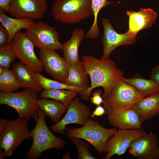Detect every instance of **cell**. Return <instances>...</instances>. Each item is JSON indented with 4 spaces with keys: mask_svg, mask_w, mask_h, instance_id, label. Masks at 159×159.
<instances>
[{
    "mask_svg": "<svg viewBox=\"0 0 159 159\" xmlns=\"http://www.w3.org/2000/svg\"><path fill=\"white\" fill-rule=\"evenodd\" d=\"M11 44L20 62L35 72H41L43 71L42 64L34 52L35 46L25 33L18 31L14 37Z\"/></svg>",
    "mask_w": 159,
    "mask_h": 159,
    "instance_id": "10",
    "label": "cell"
},
{
    "mask_svg": "<svg viewBox=\"0 0 159 159\" xmlns=\"http://www.w3.org/2000/svg\"><path fill=\"white\" fill-rule=\"evenodd\" d=\"M9 34L6 28L2 24L0 25V47L7 44Z\"/></svg>",
    "mask_w": 159,
    "mask_h": 159,
    "instance_id": "31",
    "label": "cell"
},
{
    "mask_svg": "<svg viewBox=\"0 0 159 159\" xmlns=\"http://www.w3.org/2000/svg\"><path fill=\"white\" fill-rule=\"evenodd\" d=\"M71 142L75 146L78 150L77 159H98L94 157L89 150L88 142L78 137L69 138Z\"/></svg>",
    "mask_w": 159,
    "mask_h": 159,
    "instance_id": "30",
    "label": "cell"
},
{
    "mask_svg": "<svg viewBox=\"0 0 159 159\" xmlns=\"http://www.w3.org/2000/svg\"><path fill=\"white\" fill-rule=\"evenodd\" d=\"M5 118H2L0 119V134L2 133L6 126L8 121Z\"/></svg>",
    "mask_w": 159,
    "mask_h": 159,
    "instance_id": "36",
    "label": "cell"
},
{
    "mask_svg": "<svg viewBox=\"0 0 159 159\" xmlns=\"http://www.w3.org/2000/svg\"><path fill=\"white\" fill-rule=\"evenodd\" d=\"M11 0H0V9L7 13Z\"/></svg>",
    "mask_w": 159,
    "mask_h": 159,
    "instance_id": "35",
    "label": "cell"
},
{
    "mask_svg": "<svg viewBox=\"0 0 159 159\" xmlns=\"http://www.w3.org/2000/svg\"><path fill=\"white\" fill-rule=\"evenodd\" d=\"M37 103L39 108L44 111L46 115L49 116L54 124L61 120L68 106L55 100L45 98H38Z\"/></svg>",
    "mask_w": 159,
    "mask_h": 159,
    "instance_id": "22",
    "label": "cell"
},
{
    "mask_svg": "<svg viewBox=\"0 0 159 159\" xmlns=\"http://www.w3.org/2000/svg\"><path fill=\"white\" fill-rule=\"evenodd\" d=\"M28 120L19 117L8 120L6 126L0 134V159L11 156L24 140L31 139Z\"/></svg>",
    "mask_w": 159,
    "mask_h": 159,
    "instance_id": "6",
    "label": "cell"
},
{
    "mask_svg": "<svg viewBox=\"0 0 159 159\" xmlns=\"http://www.w3.org/2000/svg\"><path fill=\"white\" fill-rule=\"evenodd\" d=\"M52 13L56 20L66 24L76 23L93 15L91 0H57Z\"/></svg>",
    "mask_w": 159,
    "mask_h": 159,
    "instance_id": "4",
    "label": "cell"
},
{
    "mask_svg": "<svg viewBox=\"0 0 159 159\" xmlns=\"http://www.w3.org/2000/svg\"><path fill=\"white\" fill-rule=\"evenodd\" d=\"M90 115L87 106L76 96L70 102L65 115L58 123L52 125L50 128L55 132L64 135L66 133L67 125L74 123L83 126Z\"/></svg>",
    "mask_w": 159,
    "mask_h": 159,
    "instance_id": "11",
    "label": "cell"
},
{
    "mask_svg": "<svg viewBox=\"0 0 159 159\" xmlns=\"http://www.w3.org/2000/svg\"><path fill=\"white\" fill-rule=\"evenodd\" d=\"M117 130L115 128H107L99 121L89 118L85 125L76 128H67V137H76L85 140L91 144L99 154L103 153L108 140Z\"/></svg>",
    "mask_w": 159,
    "mask_h": 159,
    "instance_id": "7",
    "label": "cell"
},
{
    "mask_svg": "<svg viewBox=\"0 0 159 159\" xmlns=\"http://www.w3.org/2000/svg\"><path fill=\"white\" fill-rule=\"evenodd\" d=\"M144 97L134 87L121 78L113 85L103 98V104L106 113L133 108Z\"/></svg>",
    "mask_w": 159,
    "mask_h": 159,
    "instance_id": "3",
    "label": "cell"
},
{
    "mask_svg": "<svg viewBox=\"0 0 159 159\" xmlns=\"http://www.w3.org/2000/svg\"><path fill=\"white\" fill-rule=\"evenodd\" d=\"M150 80L159 86V64L152 68L150 72Z\"/></svg>",
    "mask_w": 159,
    "mask_h": 159,
    "instance_id": "33",
    "label": "cell"
},
{
    "mask_svg": "<svg viewBox=\"0 0 159 159\" xmlns=\"http://www.w3.org/2000/svg\"><path fill=\"white\" fill-rule=\"evenodd\" d=\"M82 59L90 78L91 84L86 90L79 92L80 97L88 100L93 89L102 87L104 90L102 96L103 99L115 83L123 77V72L117 68L114 61L109 59H99L92 56L87 55L83 56Z\"/></svg>",
    "mask_w": 159,
    "mask_h": 159,
    "instance_id": "1",
    "label": "cell"
},
{
    "mask_svg": "<svg viewBox=\"0 0 159 159\" xmlns=\"http://www.w3.org/2000/svg\"><path fill=\"white\" fill-rule=\"evenodd\" d=\"M92 6L94 16V21L91 27L86 34L87 37L90 39L97 38L100 34L99 29L97 24V18L98 13L103 7L112 4L118 3L112 2L108 0H91Z\"/></svg>",
    "mask_w": 159,
    "mask_h": 159,
    "instance_id": "27",
    "label": "cell"
},
{
    "mask_svg": "<svg viewBox=\"0 0 159 159\" xmlns=\"http://www.w3.org/2000/svg\"><path fill=\"white\" fill-rule=\"evenodd\" d=\"M47 0H11L8 13L16 19L41 18L47 11Z\"/></svg>",
    "mask_w": 159,
    "mask_h": 159,
    "instance_id": "12",
    "label": "cell"
},
{
    "mask_svg": "<svg viewBox=\"0 0 159 159\" xmlns=\"http://www.w3.org/2000/svg\"><path fill=\"white\" fill-rule=\"evenodd\" d=\"M62 158L63 159H70V153L69 151L67 152L62 155Z\"/></svg>",
    "mask_w": 159,
    "mask_h": 159,
    "instance_id": "37",
    "label": "cell"
},
{
    "mask_svg": "<svg viewBox=\"0 0 159 159\" xmlns=\"http://www.w3.org/2000/svg\"><path fill=\"white\" fill-rule=\"evenodd\" d=\"M38 92L30 88L18 92H0V104L7 105L17 112L18 117L29 120L38 115Z\"/></svg>",
    "mask_w": 159,
    "mask_h": 159,
    "instance_id": "5",
    "label": "cell"
},
{
    "mask_svg": "<svg viewBox=\"0 0 159 159\" xmlns=\"http://www.w3.org/2000/svg\"><path fill=\"white\" fill-rule=\"evenodd\" d=\"M107 114L109 124L115 128L123 129L141 128L142 123L140 115L133 108L114 111Z\"/></svg>",
    "mask_w": 159,
    "mask_h": 159,
    "instance_id": "16",
    "label": "cell"
},
{
    "mask_svg": "<svg viewBox=\"0 0 159 159\" xmlns=\"http://www.w3.org/2000/svg\"><path fill=\"white\" fill-rule=\"evenodd\" d=\"M4 68L3 67L0 66V74H1L3 72Z\"/></svg>",
    "mask_w": 159,
    "mask_h": 159,
    "instance_id": "38",
    "label": "cell"
},
{
    "mask_svg": "<svg viewBox=\"0 0 159 159\" xmlns=\"http://www.w3.org/2000/svg\"><path fill=\"white\" fill-rule=\"evenodd\" d=\"M5 12L0 9V21L7 29L9 34L8 44H11L16 33L22 29H27L35 23L33 20L27 19H19L10 17Z\"/></svg>",
    "mask_w": 159,
    "mask_h": 159,
    "instance_id": "23",
    "label": "cell"
},
{
    "mask_svg": "<svg viewBox=\"0 0 159 159\" xmlns=\"http://www.w3.org/2000/svg\"><path fill=\"white\" fill-rule=\"evenodd\" d=\"M128 152L138 159H159L158 137L153 132L146 133L134 139Z\"/></svg>",
    "mask_w": 159,
    "mask_h": 159,
    "instance_id": "15",
    "label": "cell"
},
{
    "mask_svg": "<svg viewBox=\"0 0 159 159\" xmlns=\"http://www.w3.org/2000/svg\"><path fill=\"white\" fill-rule=\"evenodd\" d=\"M21 87V85L12 70L5 68L3 72L0 74V92H13Z\"/></svg>",
    "mask_w": 159,
    "mask_h": 159,
    "instance_id": "26",
    "label": "cell"
},
{
    "mask_svg": "<svg viewBox=\"0 0 159 159\" xmlns=\"http://www.w3.org/2000/svg\"><path fill=\"white\" fill-rule=\"evenodd\" d=\"M129 18L128 30L135 35L140 30L151 27L155 23L158 14L150 8H142L138 11H127Z\"/></svg>",
    "mask_w": 159,
    "mask_h": 159,
    "instance_id": "17",
    "label": "cell"
},
{
    "mask_svg": "<svg viewBox=\"0 0 159 159\" xmlns=\"http://www.w3.org/2000/svg\"><path fill=\"white\" fill-rule=\"evenodd\" d=\"M35 46L55 50L62 49L60 35L53 27L42 21L34 23L25 33Z\"/></svg>",
    "mask_w": 159,
    "mask_h": 159,
    "instance_id": "8",
    "label": "cell"
},
{
    "mask_svg": "<svg viewBox=\"0 0 159 159\" xmlns=\"http://www.w3.org/2000/svg\"><path fill=\"white\" fill-rule=\"evenodd\" d=\"M102 90L100 89L95 91L92 94V96L90 97V102L98 106L103 103V100L101 96Z\"/></svg>",
    "mask_w": 159,
    "mask_h": 159,
    "instance_id": "32",
    "label": "cell"
},
{
    "mask_svg": "<svg viewBox=\"0 0 159 159\" xmlns=\"http://www.w3.org/2000/svg\"><path fill=\"white\" fill-rule=\"evenodd\" d=\"M106 110L101 105L97 106L95 110L91 115L90 117L92 118H94L95 116H100L106 113Z\"/></svg>",
    "mask_w": 159,
    "mask_h": 159,
    "instance_id": "34",
    "label": "cell"
},
{
    "mask_svg": "<svg viewBox=\"0 0 159 159\" xmlns=\"http://www.w3.org/2000/svg\"><path fill=\"white\" fill-rule=\"evenodd\" d=\"M79 94L77 91L66 89L44 90L39 93V98H50L68 106L71 100Z\"/></svg>",
    "mask_w": 159,
    "mask_h": 159,
    "instance_id": "25",
    "label": "cell"
},
{
    "mask_svg": "<svg viewBox=\"0 0 159 159\" xmlns=\"http://www.w3.org/2000/svg\"><path fill=\"white\" fill-rule=\"evenodd\" d=\"M12 67V70L21 87L30 88L37 92L44 90L36 72L28 66L21 62H14Z\"/></svg>",
    "mask_w": 159,
    "mask_h": 159,
    "instance_id": "18",
    "label": "cell"
},
{
    "mask_svg": "<svg viewBox=\"0 0 159 159\" xmlns=\"http://www.w3.org/2000/svg\"><path fill=\"white\" fill-rule=\"evenodd\" d=\"M39 59L45 72L53 78L64 83L68 77V64L55 50L40 49Z\"/></svg>",
    "mask_w": 159,
    "mask_h": 159,
    "instance_id": "14",
    "label": "cell"
},
{
    "mask_svg": "<svg viewBox=\"0 0 159 159\" xmlns=\"http://www.w3.org/2000/svg\"><path fill=\"white\" fill-rule=\"evenodd\" d=\"M68 77L64 84L80 89L82 91L90 87L88 74L82 61L80 60L75 63L68 64Z\"/></svg>",
    "mask_w": 159,
    "mask_h": 159,
    "instance_id": "19",
    "label": "cell"
},
{
    "mask_svg": "<svg viewBox=\"0 0 159 159\" xmlns=\"http://www.w3.org/2000/svg\"><path fill=\"white\" fill-rule=\"evenodd\" d=\"M46 116L39 108L38 115L34 118L36 123L30 131L33 142L26 155L27 159H39L44 151L52 148L61 150L66 145L64 140L55 136L49 130L45 121Z\"/></svg>",
    "mask_w": 159,
    "mask_h": 159,
    "instance_id": "2",
    "label": "cell"
},
{
    "mask_svg": "<svg viewBox=\"0 0 159 159\" xmlns=\"http://www.w3.org/2000/svg\"><path fill=\"white\" fill-rule=\"evenodd\" d=\"M39 81L44 90L52 89H66L77 91L79 92L82 90L78 88L72 87L60 82L46 78L40 72H36Z\"/></svg>",
    "mask_w": 159,
    "mask_h": 159,
    "instance_id": "28",
    "label": "cell"
},
{
    "mask_svg": "<svg viewBox=\"0 0 159 159\" xmlns=\"http://www.w3.org/2000/svg\"><path fill=\"white\" fill-rule=\"evenodd\" d=\"M16 57L11 44L0 47V66L9 69L10 65Z\"/></svg>",
    "mask_w": 159,
    "mask_h": 159,
    "instance_id": "29",
    "label": "cell"
},
{
    "mask_svg": "<svg viewBox=\"0 0 159 159\" xmlns=\"http://www.w3.org/2000/svg\"><path fill=\"white\" fill-rule=\"evenodd\" d=\"M102 25L104 32L102 38L103 52L101 59H109L111 52L120 46H127L135 42L136 36L128 30L122 34L118 33L111 23L106 18L102 19Z\"/></svg>",
    "mask_w": 159,
    "mask_h": 159,
    "instance_id": "13",
    "label": "cell"
},
{
    "mask_svg": "<svg viewBox=\"0 0 159 159\" xmlns=\"http://www.w3.org/2000/svg\"><path fill=\"white\" fill-rule=\"evenodd\" d=\"M85 37V31L76 28L72 32V36L69 40L62 44L64 58L68 64L75 63L80 60L78 48Z\"/></svg>",
    "mask_w": 159,
    "mask_h": 159,
    "instance_id": "20",
    "label": "cell"
},
{
    "mask_svg": "<svg viewBox=\"0 0 159 159\" xmlns=\"http://www.w3.org/2000/svg\"><path fill=\"white\" fill-rule=\"evenodd\" d=\"M121 79L134 87L144 97L159 93V86L151 80L145 79L139 73L131 78Z\"/></svg>",
    "mask_w": 159,
    "mask_h": 159,
    "instance_id": "24",
    "label": "cell"
},
{
    "mask_svg": "<svg viewBox=\"0 0 159 159\" xmlns=\"http://www.w3.org/2000/svg\"><path fill=\"white\" fill-rule=\"evenodd\" d=\"M133 108L139 114L142 123L159 114V93L144 97Z\"/></svg>",
    "mask_w": 159,
    "mask_h": 159,
    "instance_id": "21",
    "label": "cell"
},
{
    "mask_svg": "<svg viewBox=\"0 0 159 159\" xmlns=\"http://www.w3.org/2000/svg\"><path fill=\"white\" fill-rule=\"evenodd\" d=\"M146 132L141 128L136 129L117 130L107 141L102 159H110L115 155L120 156L125 154L132 141Z\"/></svg>",
    "mask_w": 159,
    "mask_h": 159,
    "instance_id": "9",
    "label": "cell"
}]
</instances>
